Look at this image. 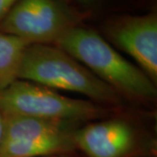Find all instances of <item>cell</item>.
Masks as SVG:
<instances>
[{"instance_id":"cell-7","label":"cell","mask_w":157,"mask_h":157,"mask_svg":"<svg viewBox=\"0 0 157 157\" xmlns=\"http://www.w3.org/2000/svg\"><path fill=\"white\" fill-rule=\"evenodd\" d=\"M107 39L132 57L140 70L156 84L157 14L122 15L110 18L104 25Z\"/></svg>"},{"instance_id":"cell-1","label":"cell","mask_w":157,"mask_h":157,"mask_svg":"<svg viewBox=\"0 0 157 157\" xmlns=\"http://www.w3.org/2000/svg\"><path fill=\"white\" fill-rule=\"evenodd\" d=\"M54 45L81 63L123 98L140 102L155 100V84L95 31L75 26L63 34Z\"/></svg>"},{"instance_id":"cell-4","label":"cell","mask_w":157,"mask_h":157,"mask_svg":"<svg viewBox=\"0 0 157 157\" xmlns=\"http://www.w3.org/2000/svg\"><path fill=\"white\" fill-rule=\"evenodd\" d=\"M1 157H47L77 153L74 134L80 124L3 113Z\"/></svg>"},{"instance_id":"cell-5","label":"cell","mask_w":157,"mask_h":157,"mask_svg":"<svg viewBox=\"0 0 157 157\" xmlns=\"http://www.w3.org/2000/svg\"><path fill=\"white\" fill-rule=\"evenodd\" d=\"M87 16L64 0H18L0 24V32L29 45H54Z\"/></svg>"},{"instance_id":"cell-12","label":"cell","mask_w":157,"mask_h":157,"mask_svg":"<svg viewBox=\"0 0 157 157\" xmlns=\"http://www.w3.org/2000/svg\"><path fill=\"white\" fill-rule=\"evenodd\" d=\"M82 2H86V3H91V2H94V1H97V0H80Z\"/></svg>"},{"instance_id":"cell-9","label":"cell","mask_w":157,"mask_h":157,"mask_svg":"<svg viewBox=\"0 0 157 157\" xmlns=\"http://www.w3.org/2000/svg\"><path fill=\"white\" fill-rule=\"evenodd\" d=\"M18 0H0V24Z\"/></svg>"},{"instance_id":"cell-8","label":"cell","mask_w":157,"mask_h":157,"mask_svg":"<svg viewBox=\"0 0 157 157\" xmlns=\"http://www.w3.org/2000/svg\"><path fill=\"white\" fill-rule=\"evenodd\" d=\"M28 45L17 36L0 32V90L18 79L23 56Z\"/></svg>"},{"instance_id":"cell-6","label":"cell","mask_w":157,"mask_h":157,"mask_svg":"<svg viewBox=\"0 0 157 157\" xmlns=\"http://www.w3.org/2000/svg\"><path fill=\"white\" fill-rule=\"evenodd\" d=\"M74 141L85 157H155L156 154L154 140L129 121L114 115L78 127Z\"/></svg>"},{"instance_id":"cell-10","label":"cell","mask_w":157,"mask_h":157,"mask_svg":"<svg viewBox=\"0 0 157 157\" xmlns=\"http://www.w3.org/2000/svg\"><path fill=\"white\" fill-rule=\"evenodd\" d=\"M3 140H4V117H3V113L0 111V157H1V151L3 146Z\"/></svg>"},{"instance_id":"cell-3","label":"cell","mask_w":157,"mask_h":157,"mask_svg":"<svg viewBox=\"0 0 157 157\" xmlns=\"http://www.w3.org/2000/svg\"><path fill=\"white\" fill-rule=\"evenodd\" d=\"M0 111L78 124L115 115L113 107L90 100L69 98L45 86L24 79H16L0 90Z\"/></svg>"},{"instance_id":"cell-11","label":"cell","mask_w":157,"mask_h":157,"mask_svg":"<svg viewBox=\"0 0 157 157\" xmlns=\"http://www.w3.org/2000/svg\"><path fill=\"white\" fill-rule=\"evenodd\" d=\"M47 157H80L77 155V153L74 154H68V155H52V156H47Z\"/></svg>"},{"instance_id":"cell-2","label":"cell","mask_w":157,"mask_h":157,"mask_svg":"<svg viewBox=\"0 0 157 157\" xmlns=\"http://www.w3.org/2000/svg\"><path fill=\"white\" fill-rule=\"evenodd\" d=\"M18 79L52 89L81 94L106 107H120L122 96L81 63L54 45H29L23 56Z\"/></svg>"}]
</instances>
